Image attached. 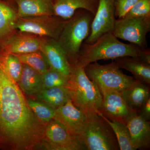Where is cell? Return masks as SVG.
Wrapping results in <instances>:
<instances>
[{"instance_id": "6da1fadb", "label": "cell", "mask_w": 150, "mask_h": 150, "mask_svg": "<svg viewBox=\"0 0 150 150\" xmlns=\"http://www.w3.org/2000/svg\"><path fill=\"white\" fill-rule=\"evenodd\" d=\"M46 125L32 112L17 83L0 64V147L13 150L40 149Z\"/></svg>"}, {"instance_id": "7a4b0ae2", "label": "cell", "mask_w": 150, "mask_h": 150, "mask_svg": "<svg viewBox=\"0 0 150 150\" xmlns=\"http://www.w3.org/2000/svg\"><path fill=\"white\" fill-rule=\"evenodd\" d=\"M118 39L112 32H108L92 44L83 43L75 66L84 68L99 60H115L121 57L139 59L144 48L133 43H122Z\"/></svg>"}, {"instance_id": "3957f363", "label": "cell", "mask_w": 150, "mask_h": 150, "mask_svg": "<svg viewBox=\"0 0 150 150\" xmlns=\"http://www.w3.org/2000/svg\"><path fill=\"white\" fill-rule=\"evenodd\" d=\"M94 16L85 10H78L67 20L58 41L72 67L76 65L83 41L90 34Z\"/></svg>"}, {"instance_id": "277c9868", "label": "cell", "mask_w": 150, "mask_h": 150, "mask_svg": "<svg viewBox=\"0 0 150 150\" xmlns=\"http://www.w3.org/2000/svg\"><path fill=\"white\" fill-rule=\"evenodd\" d=\"M71 91V101L86 115L101 113L102 96L92 81L88 77L84 68L74 66L67 86Z\"/></svg>"}, {"instance_id": "5b68a950", "label": "cell", "mask_w": 150, "mask_h": 150, "mask_svg": "<svg viewBox=\"0 0 150 150\" xmlns=\"http://www.w3.org/2000/svg\"><path fill=\"white\" fill-rule=\"evenodd\" d=\"M86 115V121L78 138L86 150H120L115 134L102 113Z\"/></svg>"}, {"instance_id": "8992f818", "label": "cell", "mask_w": 150, "mask_h": 150, "mask_svg": "<svg viewBox=\"0 0 150 150\" xmlns=\"http://www.w3.org/2000/svg\"><path fill=\"white\" fill-rule=\"evenodd\" d=\"M84 71L100 93L106 91L121 92L136 81L134 77L124 74L115 62L105 65L93 62L86 66Z\"/></svg>"}, {"instance_id": "52a82bcc", "label": "cell", "mask_w": 150, "mask_h": 150, "mask_svg": "<svg viewBox=\"0 0 150 150\" xmlns=\"http://www.w3.org/2000/svg\"><path fill=\"white\" fill-rule=\"evenodd\" d=\"M67 20L55 15L18 18L14 28L19 32L58 40Z\"/></svg>"}, {"instance_id": "ba28073f", "label": "cell", "mask_w": 150, "mask_h": 150, "mask_svg": "<svg viewBox=\"0 0 150 150\" xmlns=\"http://www.w3.org/2000/svg\"><path fill=\"white\" fill-rule=\"evenodd\" d=\"M150 16L116 19L112 33L115 37L142 48H147Z\"/></svg>"}, {"instance_id": "9c48e42d", "label": "cell", "mask_w": 150, "mask_h": 150, "mask_svg": "<svg viewBox=\"0 0 150 150\" xmlns=\"http://www.w3.org/2000/svg\"><path fill=\"white\" fill-rule=\"evenodd\" d=\"M40 149L49 150H86L79 140L70 134L63 124L54 119L46 124Z\"/></svg>"}, {"instance_id": "30bf717a", "label": "cell", "mask_w": 150, "mask_h": 150, "mask_svg": "<svg viewBox=\"0 0 150 150\" xmlns=\"http://www.w3.org/2000/svg\"><path fill=\"white\" fill-rule=\"evenodd\" d=\"M98 6L91 23L90 34L84 43H94L104 33L112 32L116 17L115 13V0H98Z\"/></svg>"}, {"instance_id": "8fae6325", "label": "cell", "mask_w": 150, "mask_h": 150, "mask_svg": "<svg viewBox=\"0 0 150 150\" xmlns=\"http://www.w3.org/2000/svg\"><path fill=\"white\" fill-rule=\"evenodd\" d=\"M42 38L16 30L0 44V53L19 55L40 51Z\"/></svg>"}, {"instance_id": "7c38bea8", "label": "cell", "mask_w": 150, "mask_h": 150, "mask_svg": "<svg viewBox=\"0 0 150 150\" xmlns=\"http://www.w3.org/2000/svg\"><path fill=\"white\" fill-rule=\"evenodd\" d=\"M40 50L46 57L50 68L69 78L72 66L57 40L43 37Z\"/></svg>"}, {"instance_id": "4fadbf2b", "label": "cell", "mask_w": 150, "mask_h": 150, "mask_svg": "<svg viewBox=\"0 0 150 150\" xmlns=\"http://www.w3.org/2000/svg\"><path fill=\"white\" fill-rule=\"evenodd\" d=\"M86 119V115L76 107L71 100L56 109L54 119L63 124L68 132L78 140Z\"/></svg>"}, {"instance_id": "5bb4252c", "label": "cell", "mask_w": 150, "mask_h": 150, "mask_svg": "<svg viewBox=\"0 0 150 150\" xmlns=\"http://www.w3.org/2000/svg\"><path fill=\"white\" fill-rule=\"evenodd\" d=\"M132 143L136 150H147L150 147V123L136 111H131L125 118Z\"/></svg>"}, {"instance_id": "9a60e30c", "label": "cell", "mask_w": 150, "mask_h": 150, "mask_svg": "<svg viewBox=\"0 0 150 150\" xmlns=\"http://www.w3.org/2000/svg\"><path fill=\"white\" fill-rule=\"evenodd\" d=\"M103 101L101 113L110 121L116 120L125 122L130 110L121 96V92L115 91H106L101 93Z\"/></svg>"}, {"instance_id": "2e32d148", "label": "cell", "mask_w": 150, "mask_h": 150, "mask_svg": "<svg viewBox=\"0 0 150 150\" xmlns=\"http://www.w3.org/2000/svg\"><path fill=\"white\" fill-rule=\"evenodd\" d=\"M98 6V0H55L54 15L68 20L79 9L85 10L94 16Z\"/></svg>"}, {"instance_id": "e0dca14e", "label": "cell", "mask_w": 150, "mask_h": 150, "mask_svg": "<svg viewBox=\"0 0 150 150\" xmlns=\"http://www.w3.org/2000/svg\"><path fill=\"white\" fill-rule=\"evenodd\" d=\"M14 4L18 17L54 15L55 0H10Z\"/></svg>"}, {"instance_id": "ac0fdd59", "label": "cell", "mask_w": 150, "mask_h": 150, "mask_svg": "<svg viewBox=\"0 0 150 150\" xmlns=\"http://www.w3.org/2000/svg\"><path fill=\"white\" fill-rule=\"evenodd\" d=\"M121 93L130 110L137 112L150 98V90L148 85L137 80Z\"/></svg>"}, {"instance_id": "d6986e66", "label": "cell", "mask_w": 150, "mask_h": 150, "mask_svg": "<svg viewBox=\"0 0 150 150\" xmlns=\"http://www.w3.org/2000/svg\"><path fill=\"white\" fill-rule=\"evenodd\" d=\"M17 11L10 0H0V44L16 31Z\"/></svg>"}, {"instance_id": "ffe728a7", "label": "cell", "mask_w": 150, "mask_h": 150, "mask_svg": "<svg viewBox=\"0 0 150 150\" xmlns=\"http://www.w3.org/2000/svg\"><path fill=\"white\" fill-rule=\"evenodd\" d=\"M115 62L120 69L130 72L135 79L149 85L150 65L131 57H124L115 59Z\"/></svg>"}, {"instance_id": "44dd1931", "label": "cell", "mask_w": 150, "mask_h": 150, "mask_svg": "<svg viewBox=\"0 0 150 150\" xmlns=\"http://www.w3.org/2000/svg\"><path fill=\"white\" fill-rule=\"evenodd\" d=\"M35 96L38 100L55 110L71 100V91L67 86L43 89Z\"/></svg>"}, {"instance_id": "7402d4cb", "label": "cell", "mask_w": 150, "mask_h": 150, "mask_svg": "<svg viewBox=\"0 0 150 150\" xmlns=\"http://www.w3.org/2000/svg\"><path fill=\"white\" fill-rule=\"evenodd\" d=\"M17 84L23 92L27 95H35L43 89L41 74L25 64H23L22 73Z\"/></svg>"}, {"instance_id": "603a6c76", "label": "cell", "mask_w": 150, "mask_h": 150, "mask_svg": "<svg viewBox=\"0 0 150 150\" xmlns=\"http://www.w3.org/2000/svg\"><path fill=\"white\" fill-rule=\"evenodd\" d=\"M104 119L110 125L117 139L121 150H136L134 148L130 132L124 121H110L103 115Z\"/></svg>"}, {"instance_id": "cb8c5ba5", "label": "cell", "mask_w": 150, "mask_h": 150, "mask_svg": "<svg viewBox=\"0 0 150 150\" xmlns=\"http://www.w3.org/2000/svg\"><path fill=\"white\" fill-rule=\"evenodd\" d=\"M0 64L9 76L17 83L21 76L23 64L16 54L0 53Z\"/></svg>"}, {"instance_id": "d4e9b609", "label": "cell", "mask_w": 150, "mask_h": 150, "mask_svg": "<svg viewBox=\"0 0 150 150\" xmlns=\"http://www.w3.org/2000/svg\"><path fill=\"white\" fill-rule=\"evenodd\" d=\"M16 55L23 64L28 65L41 74L50 68L46 57L40 50Z\"/></svg>"}, {"instance_id": "484cf974", "label": "cell", "mask_w": 150, "mask_h": 150, "mask_svg": "<svg viewBox=\"0 0 150 150\" xmlns=\"http://www.w3.org/2000/svg\"><path fill=\"white\" fill-rule=\"evenodd\" d=\"M32 112L41 122L46 124L55 118L56 110L42 101L33 99L27 100Z\"/></svg>"}, {"instance_id": "4316f807", "label": "cell", "mask_w": 150, "mask_h": 150, "mask_svg": "<svg viewBox=\"0 0 150 150\" xmlns=\"http://www.w3.org/2000/svg\"><path fill=\"white\" fill-rule=\"evenodd\" d=\"M43 89L67 86L69 78L56 70L49 68L41 74Z\"/></svg>"}, {"instance_id": "83f0119b", "label": "cell", "mask_w": 150, "mask_h": 150, "mask_svg": "<svg viewBox=\"0 0 150 150\" xmlns=\"http://www.w3.org/2000/svg\"><path fill=\"white\" fill-rule=\"evenodd\" d=\"M150 16V0H139L123 18Z\"/></svg>"}, {"instance_id": "f1b7e54d", "label": "cell", "mask_w": 150, "mask_h": 150, "mask_svg": "<svg viewBox=\"0 0 150 150\" xmlns=\"http://www.w3.org/2000/svg\"><path fill=\"white\" fill-rule=\"evenodd\" d=\"M139 0H115V17L123 18Z\"/></svg>"}, {"instance_id": "f546056e", "label": "cell", "mask_w": 150, "mask_h": 150, "mask_svg": "<svg viewBox=\"0 0 150 150\" xmlns=\"http://www.w3.org/2000/svg\"><path fill=\"white\" fill-rule=\"evenodd\" d=\"M138 114L147 121L150 119V98L141 106L138 110Z\"/></svg>"}, {"instance_id": "4dcf8cb0", "label": "cell", "mask_w": 150, "mask_h": 150, "mask_svg": "<svg viewBox=\"0 0 150 150\" xmlns=\"http://www.w3.org/2000/svg\"><path fill=\"white\" fill-rule=\"evenodd\" d=\"M141 62L150 65V50L149 48H144L139 57Z\"/></svg>"}]
</instances>
